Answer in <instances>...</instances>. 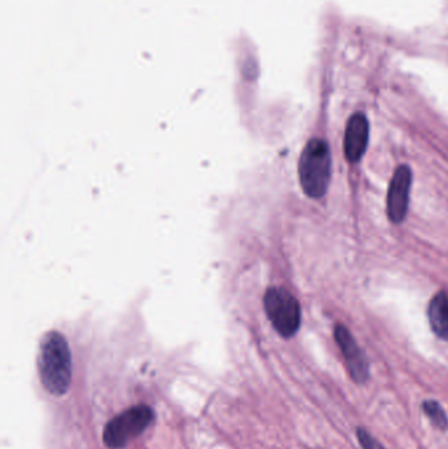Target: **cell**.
I'll use <instances>...</instances> for the list:
<instances>
[{"instance_id": "cell-1", "label": "cell", "mask_w": 448, "mask_h": 449, "mask_svg": "<svg viewBox=\"0 0 448 449\" xmlns=\"http://www.w3.org/2000/svg\"><path fill=\"white\" fill-rule=\"evenodd\" d=\"M39 373L41 383L53 396H63L71 383L73 364L66 338L50 331L42 338L39 352Z\"/></svg>"}, {"instance_id": "cell-6", "label": "cell", "mask_w": 448, "mask_h": 449, "mask_svg": "<svg viewBox=\"0 0 448 449\" xmlns=\"http://www.w3.org/2000/svg\"><path fill=\"white\" fill-rule=\"evenodd\" d=\"M412 180L413 174L407 165L397 167L390 179L387 196V213L393 224H401L407 218Z\"/></svg>"}, {"instance_id": "cell-2", "label": "cell", "mask_w": 448, "mask_h": 449, "mask_svg": "<svg viewBox=\"0 0 448 449\" xmlns=\"http://www.w3.org/2000/svg\"><path fill=\"white\" fill-rule=\"evenodd\" d=\"M299 179L302 191L312 199L322 197L329 190L332 154L325 140L313 138L307 142L300 157Z\"/></svg>"}, {"instance_id": "cell-4", "label": "cell", "mask_w": 448, "mask_h": 449, "mask_svg": "<svg viewBox=\"0 0 448 449\" xmlns=\"http://www.w3.org/2000/svg\"><path fill=\"white\" fill-rule=\"evenodd\" d=\"M263 302L268 319L282 338H292L299 331L301 309L299 301L291 291L278 287L270 288L267 289Z\"/></svg>"}, {"instance_id": "cell-5", "label": "cell", "mask_w": 448, "mask_h": 449, "mask_svg": "<svg viewBox=\"0 0 448 449\" xmlns=\"http://www.w3.org/2000/svg\"><path fill=\"white\" fill-rule=\"evenodd\" d=\"M334 339L340 347L345 366L347 368L350 377L357 385H365L370 377V363L365 358V352L359 347L355 338L351 335L345 324H337L334 327Z\"/></svg>"}, {"instance_id": "cell-3", "label": "cell", "mask_w": 448, "mask_h": 449, "mask_svg": "<svg viewBox=\"0 0 448 449\" xmlns=\"http://www.w3.org/2000/svg\"><path fill=\"white\" fill-rule=\"evenodd\" d=\"M154 418V411L146 405L125 410L106 425L103 433L104 444L111 449L124 448L153 423Z\"/></svg>"}, {"instance_id": "cell-7", "label": "cell", "mask_w": 448, "mask_h": 449, "mask_svg": "<svg viewBox=\"0 0 448 449\" xmlns=\"http://www.w3.org/2000/svg\"><path fill=\"white\" fill-rule=\"evenodd\" d=\"M370 138V124L363 113H355L350 117L346 125L343 150L351 163H357L365 155Z\"/></svg>"}, {"instance_id": "cell-10", "label": "cell", "mask_w": 448, "mask_h": 449, "mask_svg": "<svg viewBox=\"0 0 448 449\" xmlns=\"http://www.w3.org/2000/svg\"><path fill=\"white\" fill-rule=\"evenodd\" d=\"M357 438L362 449H385L365 428H357Z\"/></svg>"}, {"instance_id": "cell-8", "label": "cell", "mask_w": 448, "mask_h": 449, "mask_svg": "<svg viewBox=\"0 0 448 449\" xmlns=\"http://www.w3.org/2000/svg\"><path fill=\"white\" fill-rule=\"evenodd\" d=\"M427 316H429V322L434 334L440 339L448 341L447 291H439L432 297L429 305V310H427Z\"/></svg>"}, {"instance_id": "cell-9", "label": "cell", "mask_w": 448, "mask_h": 449, "mask_svg": "<svg viewBox=\"0 0 448 449\" xmlns=\"http://www.w3.org/2000/svg\"><path fill=\"white\" fill-rule=\"evenodd\" d=\"M422 410L427 418L430 419L434 427H437L440 431L447 430L448 416L439 402H437L434 399H426L422 403Z\"/></svg>"}]
</instances>
